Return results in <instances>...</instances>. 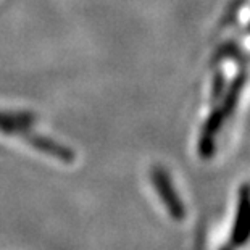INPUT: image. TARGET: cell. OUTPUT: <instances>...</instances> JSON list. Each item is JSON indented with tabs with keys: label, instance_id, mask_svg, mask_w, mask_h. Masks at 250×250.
<instances>
[{
	"label": "cell",
	"instance_id": "cell-4",
	"mask_svg": "<svg viewBox=\"0 0 250 250\" xmlns=\"http://www.w3.org/2000/svg\"><path fill=\"white\" fill-rule=\"evenodd\" d=\"M226 76H225V73L223 71H216L215 73V76H213V86H211V99L216 100V99H220L223 92H225V89H226Z\"/></svg>",
	"mask_w": 250,
	"mask_h": 250
},
{
	"label": "cell",
	"instance_id": "cell-3",
	"mask_svg": "<svg viewBox=\"0 0 250 250\" xmlns=\"http://www.w3.org/2000/svg\"><path fill=\"white\" fill-rule=\"evenodd\" d=\"M153 181H155L157 192L160 195V199L163 200L165 207H167L169 216H171L173 220H183L186 215L183 200L179 199L178 192L174 190L168 173L165 171V169H157V171L153 173Z\"/></svg>",
	"mask_w": 250,
	"mask_h": 250
},
{
	"label": "cell",
	"instance_id": "cell-5",
	"mask_svg": "<svg viewBox=\"0 0 250 250\" xmlns=\"http://www.w3.org/2000/svg\"><path fill=\"white\" fill-rule=\"evenodd\" d=\"M249 31H250V23H249Z\"/></svg>",
	"mask_w": 250,
	"mask_h": 250
},
{
	"label": "cell",
	"instance_id": "cell-2",
	"mask_svg": "<svg viewBox=\"0 0 250 250\" xmlns=\"http://www.w3.org/2000/svg\"><path fill=\"white\" fill-rule=\"evenodd\" d=\"M250 241V186H242L239 190L236 215L229 237V247H244Z\"/></svg>",
	"mask_w": 250,
	"mask_h": 250
},
{
	"label": "cell",
	"instance_id": "cell-1",
	"mask_svg": "<svg viewBox=\"0 0 250 250\" xmlns=\"http://www.w3.org/2000/svg\"><path fill=\"white\" fill-rule=\"evenodd\" d=\"M247 83V73L246 71H239L237 76L232 79V83L228 86V90L225 94V97L221 99V102L218 107L213 108V111L208 115L207 118L204 129L200 132V139H199V155L202 158H210L213 157V153L216 150V139L220 131L225 126L226 120L234 113V110L237 108L239 99L244 87Z\"/></svg>",
	"mask_w": 250,
	"mask_h": 250
}]
</instances>
